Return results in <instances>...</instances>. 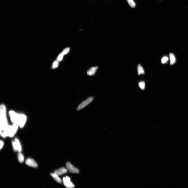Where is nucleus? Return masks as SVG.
Returning <instances> with one entry per match:
<instances>
[{
	"instance_id": "obj_18",
	"label": "nucleus",
	"mask_w": 188,
	"mask_h": 188,
	"mask_svg": "<svg viewBox=\"0 0 188 188\" xmlns=\"http://www.w3.org/2000/svg\"><path fill=\"white\" fill-rule=\"evenodd\" d=\"M12 144L14 150L15 152L17 151H18V148L16 143L15 140L12 141Z\"/></svg>"
},
{
	"instance_id": "obj_3",
	"label": "nucleus",
	"mask_w": 188,
	"mask_h": 188,
	"mask_svg": "<svg viewBox=\"0 0 188 188\" xmlns=\"http://www.w3.org/2000/svg\"><path fill=\"white\" fill-rule=\"evenodd\" d=\"M26 120H27V117L25 115L23 114H19L18 124L20 128H23L24 126Z\"/></svg>"
},
{
	"instance_id": "obj_10",
	"label": "nucleus",
	"mask_w": 188,
	"mask_h": 188,
	"mask_svg": "<svg viewBox=\"0 0 188 188\" xmlns=\"http://www.w3.org/2000/svg\"><path fill=\"white\" fill-rule=\"evenodd\" d=\"M67 169L64 168L62 167L55 171L54 173L59 176L67 173Z\"/></svg>"
},
{
	"instance_id": "obj_11",
	"label": "nucleus",
	"mask_w": 188,
	"mask_h": 188,
	"mask_svg": "<svg viewBox=\"0 0 188 188\" xmlns=\"http://www.w3.org/2000/svg\"><path fill=\"white\" fill-rule=\"evenodd\" d=\"M98 68L97 67H92L87 71V74L89 76L94 75L95 73H96Z\"/></svg>"
},
{
	"instance_id": "obj_4",
	"label": "nucleus",
	"mask_w": 188,
	"mask_h": 188,
	"mask_svg": "<svg viewBox=\"0 0 188 188\" xmlns=\"http://www.w3.org/2000/svg\"><path fill=\"white\" fill-rule=\"evenodd\" d=\"M94 99L93 97H91L85 100L79 105L77 108V110L78 111L83 109L93 101Z\"/></svg>"
},
{
	"instance_id": "obj_16",
	"label": "nucleus",
	"mask_w": 188,
	"mask_h": 188,
	"mask_svg": "<svg viewBox=\"0 0 188 188\" xmlns=\"http://www.w3.org/2000/svg\"><path fill=\"white\" fill-rule=\"evenodd\" d=\"M170 57V63L171 65L174 64L176 62V58L174 55L172 53H171L169 54Z\"/></svg>"
},
{
	"instance_id": "obj_20",
	"label": "nucleus",
	"mask_w": 188,
	"mask_h": 188,
	"mask_svg": "<svg viewBox=\"0 0 188 188\" xmlns=\"http://www.w3.org/2000/svg\"><path fill=\"white\" fill-rule=\"evenodd\" d=\"M169 59V58L168 57H164L162 58L161 60V62L163 64H165L167 63Z\"/></svg>"
},
{
	"instance_id": "obj_23",
	"label": "nucleus",
	"mask_w": 188,
	"mask_h": 188,
	"mask_svg": "<svg viewBox=\"0 0 188 188\" xmlns=\"http://www.w3.org/2000/svg\"></svg>"
},
{
	"instance_id": "obj_9",
	"label": "nucleus",
	"mask_w": 188,
	"mask_h": 188,
	"mask_svg": "<svg viewBox=\"0 0 188 188\" xmlns=\"http://www.w3.org/2000/svg\"><path fill=\"white\" fill-rule=\"evenodd\" d=\"M70 49L69 48H67L63 50L57 57V60L59 62L62 61L63 60V56L65 55L68 53L69 52Z\"/></svg>"
},
{
	"instance_id": "obj_2",
	"label": "nucleus",
	"mask_w": 188,
	"mask_h": 188,
	"mask_svg": "<svg viewBox=\"0 0 188 188\" xmlns=\"http://www.w3.org/2000/svg\"><path fill=\"white\" fill-rule=\"evenodd\" d=\"M18 124L17 123H13L12 126H9L8 129V136L12 137L14 136L18 130Z\"/></svg>"
},
{
	"instance_id": "obj_21",
	"label": "nucleus",
	"mask_w": 188,
	"mask_h": 188,
	"mask_svg": "<svg viewBox=\"0 0 188 188\" xmlns=\"http://www.w3.org/2000/svg\"><path fill=\"white\" fill-rule=\"evenodd\" d=\"M59 62H58L57 60L55 61L53 63L52 68L54 69L57 68L59 66Z\"/></svg>"
},
{
	"instance_id": "obj_6",
	"label": "nucleus",
	"mask_w": 188,
	"mask_h": 188,
	"mask_svg": "<svg viewBox=\"0 0 188 188\" xmlns=\"http://www.w3.org/2000/svg\"><path fill=\"white\" fill-rule=\"evenodd\" d=\"M9 114L11 120L13 123L18 124L19 114L13 111H10Z\"/></svg>"
},
{
	"instance_id": "obj_1",
	"label": "nucleus",
	"mask_w": 188,
	"mask_h": 188,
	"mask_svg": "<svg viewBox=\"0 0 188 188\" xmlns=\"http://www.w3.org/2000/svg\"><path fill=\"white\" fill-rule=\"evenodd\" d=\"M0 135L3 137H6L5 132L8 127L6 116V109L4 105H2L0 108Z\"/></svg>"
},
{
	"instance_id": "obj_13",
	"label": "nucleus",
	"mask_w": 188,
	"mask_h": 188,
	"mask_svg": "<svg viewBox=\"0 0 188 188\" xmlns=\"http://www.w3.org/2000/svg\"><path fill=\"white\" fill-rule=\"evenodd\" d=\"M17 157L18 161L20 163H22L24 161V157L22 154L21 152H19L18 153Z\"/></svg>"
},
{
	"instance_id": "obj_22",
	"label": "nucleus",
	"mask_w": 188,
	"mask_h": 188,
	"mask_svg": "<svg viewBox=\"0 0 188 188\" xmlns=\"http://www.w3.org/2000/svg\"><path fill=\"white\" fill-rule=\"evenodd\" d=\"M4 142L3 141L0 140V149L1 150L2 148L3 147L4 145Z\"/></svg>"
},
{
	"instance_id": "obj_12",
	"label": "nucleus",
	"mask_w": 188,
	"mask_h": 188,
	"mask_svg": "<svg viewBox=\"0 0 188 188\" xmlns=\"http://www.w3.org/2000/svg\"><path fill=\"white\" fill-rule=\"evenodd\" d=\"M51 176L55 181L60 184H61L62 182L59 176L55 173H52L51 174Z\"/></svg>"
},
{
	"instance_id": "obj_8",
	"label": "nucleus",
	"mask_w": 188,
	"mask_h": 188,
	"mask_svg": "<svg viewBox=\"0 0 188 188\" xmlns=\"http://www.w3.org/2000/svg\"><path fill=\"white\" fill-rule=\"evenodd\" d=\"M25 163L26 165L31 167L36 168L38 166V164L35 161L31 158L28 159L26 161Z\"/></svg>"
},
{
	"instance_id": "obj_15",
	"label": "nucleus",
	"mask_w": 188,
	"mask_h": 188,
	"mask_svg": "<svg viewBox=\"0 0 188 188\" xmlns=\"http://www.w3.org/2000/svg\"><path fill=\"white\" fill-rule=\"evenodd\" d=\"M15 140L17 144L18 151L21 152L22 150V147L19 140L17 138H15Z\"/></svg>"
},
{
	"instance_id": "obj_5",
	"label": "nucleus",
	"mask_w": 188,
	"mask_h": 188,
	"mask_svg": "<svg viewBox=\"0 0 188 188\" xmlns=\"http://www.w3.org/2000/svg\"><path fill=\"white\" fill-rule=\"evenodd\" d=\"M63 184L66 187L69 188L75 187L74 185L70 181V178L68 176L63 177Z\"/></svg>"
},
{
	"instance_id": "obj_14",
	"label": "nucleus",
	"mask_w": 188,
	"mask_h": 188,
	"mask_svg": "<svg viewBox=\"0 0 188 188\" xmlns=\"http://www.w3.org/2000/svg\"><path fill=\"white\" fill-rule=\"evenodd\" d=\"M138 74L140 75L144 74V71L143 67L140 65H139L137 67Z\"/></svg>"
},
{
	"instance_id": "obj_19",
	"label": "nucleus",
	"mask_w": 188,
	"mask_h": 188,
	"mask_svg": "<svg viewBox=\"0 0 188 188\" xmlns=\"http://www.w3.org/2000/svg\"><path fill=\"white\" fill-rule=\"evenodd\" d=\"M139 85L140 88L142 90H144L145 89V82L144 81H142L140 82L139 83Z\"/></svg>"
},
{
	"instance_id": "obj_7",
	"label": "nucleus",
	"mask_w": 188,
	"mask_h": 188,
	"mask_svg": "<svg viewBox=\"0 0 188 188\" xmlns=\"http://www.w3.org/2000/svg\"><path fill=\"white\" fill-rule=\"evenodd\" d=\"M66 166L68 170L70 173L78 174L79 173V169L74 166L70 163L68 162L66 164Z\"/></svg>"
},
{
	"instance_id": "obj_17",
	"label": "nucleus",
	"mask_w": 188,
	"mask_h": 188,
	"mask_svg": "<svg viewBox=\"0 0 188 188\" xmlns=\"http://www.w3.org/2000/svg\"><path fill=\"white\" fill-rule=\"evenodd\" d=\"M129 6L131 8H134L135 7L136 4L133 1V0H127Z\"/></svg>"
}]
</instances>
